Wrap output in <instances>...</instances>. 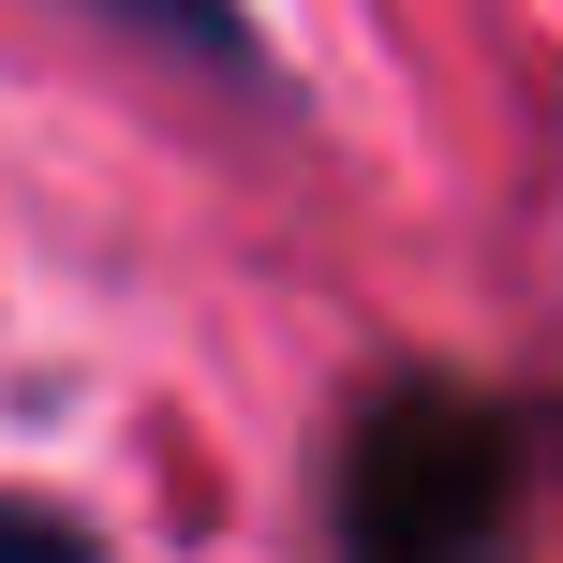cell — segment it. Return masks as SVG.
<instances>
[{
  "mask_svg": "<svg viewBox=\"0 0 563 563\" xmlns=\"http://www.w3.org/2000/svg\"><path fill=\"white\" fill-rule=\"evenodd\" d=\"M89 15H119V30H148V45H178V59H208V75H253V30H238V0H89Z\"/></svg>",
  "mask_w": 563,
  "mask_h": 563,
  "instance_id": "cell-2",
  "label": "cell"
},
{
  "mask_svg": "<svg viewBox=\"0 0 563 563\" xmlns=\"http://www.w3.org/2000/svg\"><path fill=\"white\" fill-rule=\"evenodd\" d=\"M0 563H104V549H89L59 505H0Z\"/></svg>",
  "mask_w": 563,
  "mask_h": 563,
  "instance_id": "cell-3",
  "label": "cell"
},
{
  "mask_svg": "<svg viewBox=\"0 0 563 563\" xmlns=\"http://www.w3.org/2000/svg\"><path fill=\"white\" fill-rule=\"evenodd\" d=\"M519 430L460 386H386L341 445V563H489Z\"/></svg>",
  "mask_w": 563,
  "mask_h": 563,
  "instance_id": "cell-1",
  "label": "cell"
}]
</instances>
